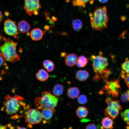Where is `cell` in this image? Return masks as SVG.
<instances>
[{
    "label": "cell",
    "instance_id": "obj_1",
    "mask_svg": "<svg viewBox=\"0 0 129 129\" xmlns=\"http://www.w3.org/2000/svg\"><path fill=\"white\" fill-rule=\"evenodd\" d=\"M106 7L98 6L93 14H89L90 23L93 30L102 31L107 27L108 19Z\"/></svg>",
    "mask_w": 129,
    "mask_h": 129
},
{
    "label": "cell",
    "instance_id": "obj_2",
    "mask_svg": "<svg viewBox=\"0 0 129 129\" xmlns=\"http://www.w3.org/2000/svg\"><path fill=\"white\" fill-rule=\"evenodd\" d=\"M24 99L23 97L17 95H15L13 97L9 95H6L3 103L7 114L11 115L19 111L22 114L23 111L21 110L22 108L27 109L29 108V106H26L25 103L23 102Z\"/></svg>",
    "mask_w": 129,
    "mask_h": 129
},
{
    "label": "cell",
    "instance_id": "obj_3",
    "mask_svg": "<svg viewBox=\"0 0 129 129\" xmlns=\"http://www.w3.org/2000/svg\"><path fill=\"white\" fill-rule=\"evenodd\" d=\"M59 100L58 97L52 95L50 92L46 91L42 93L41 97L35 98L34 103L38 110L48 109L54 111Z\"/></svg>",
    "mask_w": 129,
    "mask_h": 129
},
{
    "label": "cell",
    "instance_id": "obj_4",
    "mask_svg": "<svg viewBox=\"0 0 129 129\" xmlns=\"http://www.w3.org/2000/svg\"><path fill=\"white\" fill-rule=\"evenodd\" d=\"M5 42L0 46V55L6 60L14 63L20 60L16 52L17 43L9 39H4Z\"/></svg>",
    "mask_w": 129,
    "mask_h": 129
},
{
    "label": "cell",
    "instance_id": "obj_5",
    "mask_svg": "<svg viewBox=\"0 0 129 129\" xmlns=\"http://www.w3.org/2000/svg\"><path fill=\"white\" fill-rule=\"evenodd\" d=\"M92 59V66L93 69L96 75L101 77L106 81L110 72L107 70L109 64L108 59L101 55L91 56Z\"/></svg>",
    "mask_w": 129,
    "mask_h": 129
},
{
    "label": "cell",
    "instance_id": "obj_6",
    "mask_svg": "<svg viewBox=\"0 0 129 129\" xmlns=\"http://www.w3.org/2000/svg\"><path fill=\"white\" fill-rule=\"evenodd\" d=\"M107 107L104 110V114L107 117L112 119L117 118L119 111L122 109L119 101L114 100L110 97L107 98L105 100Z\"/></svg>",
    "mask_w": 129,
    "mask_h": 129
},
{
    "label": "cell",
    "instance_id": "obj_7",
    "mask_svg": "<svg viewBox=\"0 0 129 129\" xmlns=\"http://www.w3.org/2000/svg\"><path fill=\"white\" fill-rule=\"evenodd\" d=\"M24 117L27 126L30 128L32 127L33 125L40 123L43 120L41 112L37 109L28 108Z\"/></svg>",
    "mask_w": 129,
    "mask_h": 129
},
{
    "label": "cell",
    "instance_id": "obj_8",
    "mask_svg": "<svg viewBox=\"0 0 129 129\" xmlns=\"http://www.w3.org/2000/svg\"><path fill=\"white\" fill-rule=\"evenodd\" d=\"M103 89L109 95L113 97H117L120 89L118 79L107 81Z\"/></svg>",
    "mask_w": 129,
    "mask_h": 129
},
{
    "label": "cell",
    "instance_id": "obj_9",
    "mask_svg": "<svg viewBox=\"0 0 129 129\" xmlns=\"http://www.w3.org/2000/svg\"><path fill=\"white\" fill-rule=\"evenodd\" d=\"M24 8L29 16L37 15L41 6L39 0H24Z\"/></svg>",
    "mask_w": 129,
    "mask_h": 129
},
{
    "label": "cell",
    "instance_id": "obj_10",
    "mask_svg": "<svg viewBox=\"0 0 129 129\" xmlns=\"http://www.w3.org/2000/svg\"><path fill=\"white\" fill-rule=\"evenodd\" d=\"M5 32L7 34L15 38H18V29L15 22L9 19L5 20L4 24Z\"/></svg>",
    "mask_w": 129,
    "mask_h": 129
},
{
    "label": "cell",
    "instance_id": "obj_11",
    "mask_svg": "<svg viewBox=\"0 0 129 129\" xmlns=\"http://www.w3.org/2000/svg\"><path fill=\"white\" fill-rule=\"evenodd\" d=\"M78 57L75 54L71 53L68 54L66 56L64 59V62L65 64L69 67L74 66L76 64Z\"/></svg>",
    "mask_w": 129,
    "mask_h": 129
},
{
    "label": "cell",
    "instance_id": "obj_12",
    "mask_svg": "<svg viewBox=\"0 0 129 129\" xmlns=\"http://www.w3.org/2000/svg\"><path fill=\"white\" fill-rule=\"evenodd\" d=\"M41 110L43 125L51 121L54 111L48 109H43Z\"/></svg>",
    "mask_w": 129,
    "mask_h": 129
},
{
    "label": "cell",
    "instance_id": "obj_13",
    "mask_svg": "<svg viewBox=\"0 0 129 129\" xmlns=\"http://www.w3.org/2000/svg\"><path fill=\"white\" fill-rule=\"evenodd\" d=\"M43 34V32L41 29L36 28L32 29L30 32V35L32 40L34 41H38L42 39Z\"/></svg>",
    "mask_w": 129,
    "mask_h": 129
},
{
    "label": "cell",
    "instance_id": "obj_14",
    "mask_svg": "<svg viewBox=\"0 0 129 129\" xmlns=\"http://www.w3.org/2000/svg\"><path fill=\"white\" fill-rule=\"evenodd\" d=\"M30 27L29 23L25 20L20 21L18 24V30L22 33H24L28 32Z\"/></svg>",
    "mask_w": 129,
    "mask_h": 129
},
{
    "label": "cell",
    "instance_id": "obj_15",
    "mask_svg": "<svg viewBox=\"0 0 129 129\" xmlns=\"http://www.w3.org/2000/svg\"><path fill=\"white\" fill-rule=\"evenodd\" d=\"M36 78L41 81H45L48 78L49 75L44 70L41 69L38 71L36 75Z\"/></svg>",
    "mask_w": 129,
    "mask_h": 129
},
{
    "label": "cell",
    "instance_id": "obj_16",
    "mask_svg": "<svg viewBox=\"0 0 129 129\" xmlns=\"http://www.w3.org/2000/svg\"><path fill=\"white\" fill-rule=\"evenodd\" d=\"M89 73L85 70H80L76 72L75 75L76 78L80 81H85L89 77Z\"/></svg>",
    "mask_w": 129,
    "mask_h": 129
},
{
    "label": "cell",
    "instance_id": "obj_17",
    "mask_svg": "<svg viewBox=\"0 0 129 129\" xmlns=\"http://www.w3.org/2000/svg\"><path fill=\"white\" fill-rule=\"evenodd\" d=\"M88 113V111L87 108L83 106L79 107L76 111V116L80 118L86 117L87 116Z\"/></svg>",
    "mask_w": 129,
    "mask_h": 129
},
{
    "label": "cell",
    "instance_id": "obj_18",
    "mask_svg": "<svg viewBox=\"0 0 129 129\" xmlns=\"http://www.w3.org/2000/svg\"><path fill=\"white\" fill-rule=\"evenodd\" d=\"M80 90L77 87H70L67 90V94L68 96L70 98L74 99L78 97Z\"/></svg>",
    "mask_w": 129,
    "mask_h": 129
},
{
    "label": "cell",
    "instance_id": "obj_19",
    "mask_svg": "<svg viewBox=\"0 0 129 129\" xmlns=\"http://www.w3.org/2000/svg\"><path fill=\"white\" fill-rule=\"evenodd\" d=\"M101 124L102 129H112L113 128V119L108 117L102 119Z\"/></svg>",
    "mask_w": 129,
    "mask_h": 129
},
{
    "label": "cell",
    "instance_id": "obj_20",
    "mask_svg": "<svg viewBox=\"0 0 129 129\" xmlns=\"http://www.w3.org/2000/svg\"><path fill=\"white\" fill-rule=\"evenodd\" d=\"M64 88L63 86L59 84H57L53 86L52 92L54 95L59 96L63 93Z\"/></svg>",
    "mask_w": 129,
    "mask_h": 129
},
{
    "label": "cell",
    "instance_id": "obj_21",
    "mask_svg": "<svg viewBox=\"0 0 129 129\" xmlns=\"http://www.w3.org/2000/svg\"><path fill=\"white\" fill-rule=\"evenodd\" d=\"M88 60V59L85 56L81 55L78 57L76 65L79 68L84 67L87 64Z\"/></svg>",
    "mask_w": 129,
    "mask_h": 129
},
{
    "label": "cell",
    "instance_id": "obj_22",
    "mask_svg": "<svg viewBox=\"0 0 129 129\" xmlns=\"http://www.w3.org/2000/svg\"><path fill=\"white\" fill-rule=\"evenodd\" d=\"M72 25L74 30L76 31H79L82 28L83 23L79 19H75L72 21Z\"/></svg>",
    "mask_w": 129,
    "mask_h": 129
},
{
    "label": "cell",
    "instance_id": "obj_23",
    "mask_svg": "<svg viewBox=\"0 0 129 129\" xmlns=\"http://www.w3.org/2000/svg\"><path fill=\"white\" fill-rule=\"evenodd\" d=\"M43 64L44 68L48 72H52L54 70V64L51 60L48 59L45 60L43 61Z\"/></svg>",
    "mask_w": 129,
    "mask_h": 129
},
{
    "label": "cell",
    "instance_id": "obj_24",
    "mask_svg": "<svg viewBox=\"0 0 129 129\" xmlns=\"http://www.w3.org/2000/svg\"><path fill=\"white\" fill-rule=\"evenodd\" d=\"M122 74H129V59H127L121 65Z\"/></svg>",
    "mask_w": 129,
    "mask_h": 129
},
{
    "label": "cell",
    "instance_id": "obj_25",
    "mask_svg": "<svg viewBox=\"0 0 129 129\" xmlns=\"http://www.w3.org/2000/svg\"><path fill=\"white\" fill-rule=\"evenodd\" d=\"M90 0H72V5L78 6H85L86 4Z\"/></svg>",
    "mask_w": 129,
    "mask_h": 129
},
{
    "label": "cell",
    "instance_id": "obj_26",
    "mask_svg": "<svg viewBox=\"0 0 129 129\" xmlns=\"http://www.w3.org/2000/svg\"><path fill=\"white\" fill-rule=\"evenodd\" d=\"M123 120L126 122H129V109L125 110L120 113Z\"/></svg>",
    "mask_w": 129,
    "mask_h": 129
},
{
    "label": "cell",
    "instance_id": "obj_27",
    "mask_svg": "<svg viewBox=\"0 0 129 129\" xmlns=\"http://www.w3.org/2000/svg\"><path fill=\"white\" fill-rule=\"evenodd\" d=\"M77 101L80 104H84L87 101L86 97L84 95H81L78 97Z\"/></svg>",
    "mask_w": 129,
    "mask_h": 129
},
{
    "label": "cell",
    "instance_id": "obj_28",
    "mask_svg": "<svg viewBox=\"0 0 129 129\" xmlns=\"http://www.w3.org/2000/svg\"><path fill=\"white\" fill-rule=\"evenodd\" d=\"M120 99L123 102H126L129 101L128 95L126 92L122 94Z\"/></svg>",
    "mask_w": 129,
    "mask_h": 129
},
{
    "label": "cell",
    "instance_id": "obj_29",
    "mask_svg": "<svg viewBox=\"0 0 129 129\" xmlns=\"http://www.w3.org/2000/svg\"><path fill=\"white\" fill-rule=\"evenodd\" d=\"M124 81L127 86L129 88V74H125Z\"/></svg>",
    "mask_w": 129,
    "mask_h": 129
},
{
    "label": "cell",
    "instance_id": "obj_30",
    "mask_svg": "<svg viewBox=\"0 0 129 129\" xmlns=\"http://www.w3.org/2000/svg\"><path fill=\"white\" fill-rule=\"evenodd\" d=\"M86 129H97V128L95 125L94 124H91L88 125H87L86 128Z\"/></svg>",
    "mask_w": 129,
    "mask_h": 129
},
{
    "label": "cell",
    "instance_id": "obj_31",
    "mask_svg": "<svg viewBox=\"0 0 129 129\" xmlns=\"http://www.w3.org/2000/svg\"><path fill=\"white\" fill-rule=\"evenodd\" d=\"M6 60L0 55V67L3 65Z\"/></svg>",
    "mask_w": 129,
    "mask_h": 129
},
{
    "label": "cell",
    "instance_id": "obj_32",
    "mask_svg": "<svg viewBox=\"0 0 129 129\" xmlns=\"http://www.w3.org/2000/svg\"><path fill=\"white\" fill-rule=\"evenodd\" d=\"M108 0H98V1L101 3H105L107 2Z\"/></svg>",
    "mask_w": 129,
    "mask_h": 129
},
{
    "label": "cell",
    "instance_id": "obj_33",
    "mask_svg": "<svg viewBox=\"0 0 129 129\" xmlns=\"http://www.w3.org/2000/svg\"><path fill=\"white\" fill-rule=\"evenodd\" d=\"M3 17L1 11H0V22L2 21Z\"/></svg>",
    "mask_w": 129,
    "mask_h": 129
},
{
    "label": "cell",
    "instance_id": "obj_34",
    "mask_svg": "<svg viewBox=\"0 0 129 129\" xmlns=\"http://www.w3.org/2000/svg\"><path fill=\"white\" fill-rule=\"evenodd\" d=\"M6 126H3L0 124V129H6Z\"/></svg>",
    "mask_w": 129,
    "mask_h": 129
},
{
    "label": "cell",
    "instance_id": "obj_35",
    "mask_svg": "<svg viewBox=\"0 0 129 129\" xmlns=\"http://www.w3.org/2000/svg\"><path fill=\"white\" fill-rule=\"evenodd\" d=\"M126 92L128 95V99H129V89L127 90V91H126Z\"/></svg>",
    "mask_w": 129,
    "mask_h": 129
},
{
    "label": "cell",
    "instance_id": "obj_36",
    "mask_svg": "<svg viewBox=\"0 0 129 129\" xmlns=\"http://www.w3.org/2000/svg\"><path fill=\"white\" fill-rule=\"evenodd\" d=\"M17 128L18 129H26V128H25L24 127H21L20 128V127H19V126H17Z\"/></svg>",
    "mask_w": 129,
    "mask_h": 129
},
{
    "label": "cell",
    "instance_id": "obj_37",
    "mask_svg": "<svg viewBox=\"0 0 129 129\" xmlns=\"http://www.w3.org/2000/svg\"><path fill=\"white\" fill-rule=\"evenodd\" d=\"M7 126L8 127H11V124H8L7 125Z\"/></svg>",
    "mask_w": 129,
    "mask_h": 129
},
{
    "label": "cell",
    "instance_id": "obj_38",
    "mask_svg": "<svg viewBox=\"0 0 129 129\" xmlns=\"http://www.w3.org/2000/svg\"><path fill=\"white\" fill-rule=\"evenodd\" d=\"M94 2V0H91L90 2V3L91 4H92Z\"/></svg>",
    "mask_w": 129,
    "mask_h": 129
},
{
    "label": "cell",
    "instance_id": "obj_39",
    "mask_svg": "<svg viewBox=\"0 0 129 129\" xmlns=\"http://www.w3.org/2000/svg\"><path fill=\"white\" fill-rule=\"evenodd\" d=\"M69 1V0H67L66 1L67 2H68Z\"/></svg>",
    "mask_w": 129,
    "mask_h": 129
}]
</instances>
